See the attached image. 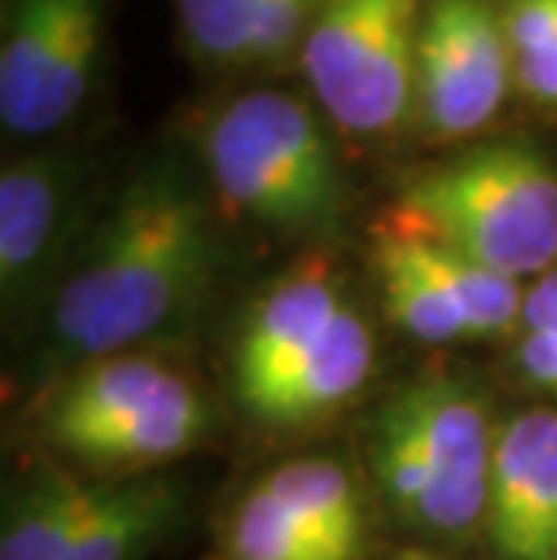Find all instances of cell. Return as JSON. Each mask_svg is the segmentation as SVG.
<instances>
[{
    "mask_svg": "<svg viewBox=\"0 0 557 560\" xmlns=\"http://www.w3.org/2000/svg\"><path fill=\"white\" fill-rule=\"evenodd\" d=\"M182 37L199 62L246 69L260 0H174Z\"/></svg>",
    "mask_w": 557,
    "mask_h": 560,
    "instance_id": "18",
    "label": "cell"
},
{
    "mask_svg": "<svg viewBox=\"0 0 557 560\" xmlns=\"http://www.w3.org/2000/svg\"><path fill=\"white\" fill-rule=\"evenodd\" d=\"M387 221L536 282L557 265V163L529 141H478L413 171Z\"/></svg>",
    "mask_w": 557,
    "mask_h": 560,
    "instance_id": "4",
    "label": "cell"
},
{
    "mask_svg": "<svg viewBox=\"0 0 557 560\" xmlns=\"http://www.w3.org/2000/svg\"><path fill=\"white\" fill-rule=\"evenodd\" d=\"M395 560H442V557H431V553H420V550H409V553H398Z\"/></svg>",
    "mask_w": 557,
    "mask_h": 560,
    "instance_id": "20",
    "label": "cell"
},
{
    "mask_svg": "<svg viewBox=\"0 0 557 560\" xmlns=\"http://www.w3.org/2000/svg\"><path fill=\"white\" fill-rule=\"evenodd\" d=\"M518 326L539 329L557 340V265L547 276H539L536 282L525 285V307H521Z\"/></svg>",
    "mask_w": 557,
    "mask_h": 560,
    "instance_id": "19",
    "label": "cell"
},
{
    "mask_svg": "<svg viewBox=\"0 0 557 560\" xmlns=\"http://www.w3.org/2000/svg\"><path fill=\"white\" fill-rule=\"evenodd\" d=\"M518 91L514 47L492 0H431L417 66L413 127L456 145L489 127Z\"/></svg>",
    "mask_w": 557,
    "mask_h": 560,
    "instance_id": "7",
    "label": "cell"
},
{
    "mask_svg": "<svg viewBox=\"0 0 557 560\" xmlns=\"http://www.w3.org/2000/svg\"><path fill=\"white\" fill-rule=\"evenodd\" d=\"M80 210V166L58 152H33L0 174V301L26 315L51 301L66 276Z\"/></svg>",
    "mask_w": 557,
    "mask_h": 560,
    "instance_id": "8",
    "label": "cell"
},
{
    "mask_svg": "<svg viewBox=\"0 0 557 560\" xmlns=\"http://www.w3.org/2000/svg\"><path fill=\"white\" fill-rule=\"evenodd\" d=\"M105 0H11L0 44V124L33 141L88 102L102 55Z\"/></svg>",
    "mask_w": 557,
    "mask_h": 560,
    "instance_id": "6",
    "label": "cell"
},
{
    "mask_svg": "<svg viewBox=\"0 0 557 560\" xmlns=\"http://www.w3.org/2000/svg\"><path fill=\"white\" fill-rule=\"evenodd\" d=\"M185 503V485L171 474L102 481V492L66 560H141L177 528Z\"/></svg>",
    "mask_w": 557,
    "mask_h": 560,
    "instance_id": "13",
    "label": "cell"
},
{
    "mask_svg": "<svg viewBox=\"0 0 557 560\" xmlns=\"http://www.w3.org/2000/svg\"><path fill=\"white\" fill-rule=\"evenodd\" d=\"M257 488L293 517H301L315 535L351 560L370 553V514H365L359 481L337 459L301 456L271 467Z\"/></svg>",
    "mask_w": 557,
    "mask_h": 560,
    "instance_id": "15",
    "label": "cell"
},
{
    "mask_svg": "<svg viewBox=\"0 0 557 560\" xmlns=\"http://www.w3.org/2000/svg\"><path fill=\"white\" fill-rule=\"evenodd\" d=\"M98 492L102 481L77 478L62 467L30 470L8 495L0 560H66Z\"/></svg>",
    "mask_w": 557,
    "mask_h": 560,
    "instance_id": "14",
    "label": "cell"
},
{
    "mask_svg": "<svg viewBox=\"0 0 557 560\" xmlns=\"http://www.w3.org/2000/svg\"><path fill=\"white\" fill-rule=\"evenodd\" d=\"M489 395L453 369L409 376L365 420V467L381 503L406 528L467 542L485 528L496 463Z\"/></svg>",
    "mask_w": 557,
    "mask_h": 560,
    "instance_id": "2",
    "label": "cell"
},
{
    "mask_svg": "<svg viewBox=\"0 0 557 560\" xmlns=\"http://www.w3.org/2000/svg\"><path fill=\"white\" fill-rule=\"evenodd\" d=\"M214 412L193 380L182 376L160 398L138 405L116 423L73 441L62 456L98 470L149 474L188 456L210 434Z\"/></svg>",
    "mask_w": 557,
    "mask_h": 560,
    "instance_id": "12",
    "label": "cell"
},
{
    "mask_svg": "<svg viewBox=\"0 0 557 560\" xmlns=\"http://www.w3.org/2000/svg\"><path fill=\"white\" fill-rule=\"evenodd\" d=\"M218 560H351L254 485L232 506Z\"/></svg>",
    "mask_w": 557,
    "mask_h": 560,
    "instance_id": "17",
    "label": "cell"
},
{
    "mask_svg": "<svg viewBox=\"0 0 557 560\" xmlns=\"http://www.w3.org/2000/svg\"><path fill=\"white\" fill-rule=\"evenodd\" d=\"M348 304L326 254H304L287 276L265 285L232 348V387L243 409L287 376Z\"/></svg>",
    "mask_w": 557,
    "mask_h": 560,
    "instance_id": "9",
    "label": "cell"
},
{
    "mask_svg": "<svg viewBox=\"0 0 557 560\" xmlns=\"http://www.w3.org/2000/svg\"><path fill=\"white\" fill-rule=\"evenodd\" d=\"M218 268V218L196 174L171 156L138 166L47 301L37 354L44 387L77 365L141 351L188 326Z\"/></svg>",
    "mask_w": 557,
    "mask_h": 560,
    "instance_id": "1",
    "label": "cell"
},
{
    "mask_svg": "<svg viewBox=\"0 0 557 560\" xmlns=\"http://www.w3.org/2000/svg\"><path fill=\"white\" fill-rule=\"evenodd\" d=\"M376 365V340L359 307L348 304L323 337L301 354V362L279 376L265 395L246 405V416L271 431H298L344 409L370 384Z\"/></svg>",
    "mask_w": 557,
    "mask_h": 560,
    "instance_id": "11",
    "label": "cell"
},
{
    "mask_svg": "<svg viewBox=\"0 0 557 560\" xmlns=\"http://www.w3.org/2000/svg\"><path fill=\"white\" fill-rule=\"evenodd\" d=\"M481 535L500 560H557V405L500 423Z\"/></svg>",
    "mask_w": 557,
    "mask_h": 560,
    "instance_id": "10",
    "label": "cell"
},
{
    "mask_svg": "<svg viewBox=\"0 0 557 560\" xmlns=\"http://www.w3.org/2000/svg\"><path fill=\"white\" fill-rule=\"evenodd\" d=\"M431 0H323L298 62L315 105L351 138L413 127Z\"/></svg>",
    "mask_w": 557,
    "mask_h": 560,
    "instance_id": "5",
    "label": "cell"
},
{
    "mask_svg": "<svg viewBox=\"0 0 557 560\" xmlns=\"http://www.w3.org/2000/svg\"><path fill=\"white\" fill-rule=\"evenodd\" d=\"M373 271L381 282V296L395 326L417 343L445 348V343L471 340L464 315L449 304V296L438 290V282L423 271L413 240L398 224L381 221L373 235Z\"/></svg>",
    "mask_w": 557,
    "mask_h": 560,
    "instance_id": "16",
    "label": "cell"
},
{
    "mask_svg": "<svg viewBox=\"0 0 557 560\" xmlns=\"http://www.w3.org/2000/svg\"><path fill=\"white\" fill-rule=\"evenodd\" d=\"M315 102L279 88L235 94L199 130L210 192L287 240H329L348 218V174Z\"/></svg>",
    "mask_w": 557,
    "mask_h": 560,
    "instance_id": "3",
    "label": "cell"
}]
</instances>
